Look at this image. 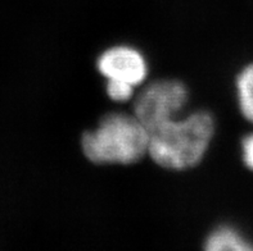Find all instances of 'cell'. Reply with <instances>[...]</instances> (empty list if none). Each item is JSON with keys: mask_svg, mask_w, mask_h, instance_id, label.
Returning <instances> with one entry per match:
<instances>
[{"mask_svg": "<svg viewBox=\"0 0 253 251\" xmlns=\"http://www.w3.org/2000/svg\"><path fill=\"white\" fill-rule=\"evenodd\" d=\"M213 134L215 119L209 111L176 117L149 132L148 155L162 168H194L202 162Z\"/></svg>", "mask_w": 253, "mask_h": 251, "instance_id": "1", "label": "cell"}, {"mask_svg": "<svg viewBox=\"0 0 253 251\" xmlns=\"http://www.w3.org/2000/svg\"><path fill=\"white\" fill-rule=\"evenodd\" d=\"M84 155L95 164H134L148 154L149 131L135 115L109 113L81 139Z\"/></svg>", "mask_w": 253, "mask_h": 251, "instance_id": "2", "label": "cell"}, {"mask_svg": "<svg viewBox=\"0 0 253 251\" xmlns=\"http://www.w3.org/2000/svg\"><path fill=\"white\" fill-rule=\"evenodd\" d=\"M189 100L188 87L177 80H157L139 92L134 102V115L148 131L179 117Z\"/></svg>", "mask_w": 253, "mask_h": 251, "instance_id": "3", "label": "cell"}, {"mask_svg": "<svg viewBox=\"0 0 253 251\" xmlns=\"http://www.w3.org/2000/svg\"><path fill=\"white\" fill-rule=\"evenodd\" d=\"M96 68L107 80L121 81L140 86L148 76V64L144 55L127 45H117L107 49L96 61Z\"/></svg>", "mask_w": 253, "mask_h": 251, "instance_id": "4", "label": "cell"}, {"mask_svg": "<svg viewBox=\"0 0 253 251\" xmlns=\"http://www.w3.org/2000/svg\"><path fill=\"white\" fill-rule=\"evenodd\" d=\"M207 251H250L253 250L248 240L231 227H220L212 231L205 244Z\"/></svg>", "mask_w": 253, "mask_h": 251, "instance_id": "5", "label": "cell"}, {"mask_svg": "<svg viewBox=\"0 0 253 251\" xmlns=\"http://www.w3.org/2000/svg\"><path fill=\"white\" fill-rule=\"evenodd\" d=\"M237 92L241 111L253 123V64L244 68L238 76Z\"/></svg>", "mask_w": 253, "mask_h": 251, "instance_id": "6", "label": "cell"}, {"mask_svg": "<svg viewBox=\"0 0 253 251\" xmlns=\"http://www.w3.org/2000/svg\"><path fill=\"white\" fill-rule=\"evenodd\" d=\"M106 90L108 98L117 103L127 102L134 95V86L128 85L126 82H121V81L107 80Z\"/></svg>", "mask_w": 253, "mask_h": 251, "instance_id": "7", "label": "cell"}, {"mask_svg": "<svg viewBox=\"0 0 253 251\" xmlns=\"http://www.w3.org/2000/svg\"><path fill=\"white\" fill-rule=\"evenodd\" d=\"M242 154L246 166L253 171V135L244 137L242 143Z\"/></svg>", "mask_w": 253, "mask_h": 251, "instance_id": "8", "label": "cell"}]
</instances>
